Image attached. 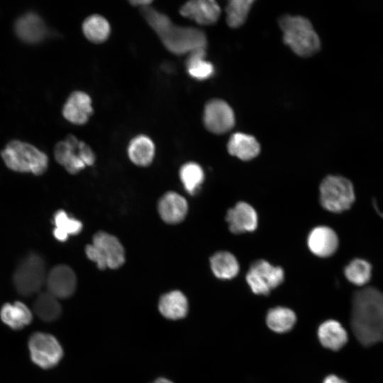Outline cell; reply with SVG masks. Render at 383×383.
<instances>
[{
  "label": "cell",
  "instance_id": "obj_1",
  "mask_svg": "<svg viewBox=\"0 0 383 383\" xmlns=\"http://www.w3.org/2000/svg\"><path fill=\"white\" fill-rule=\"evenodd\" d=\"M351 327L357 340L371 346L383 339V293L374 287L356 292L353 297Z\"/></svg>",
  "mask_w": 383,
  "mask_h": 383
},
{
  "label": "cell",
  "instance_id": "obj_2",
  "mask_svg": "<svg viewBox=\"0 0 383 383\" xmlns=\"http://www.w3.org/2000/svg\"><path fill=\"white\" fill-rule=\"evenodd\" d=\"M140 11L143 18L170 52L179 55H188L196 50L206 49L207 39L201 30L175 25L169 16L151 6L140 8Z\"/></svg>",
  "mask_w": 383,
  "mask_h": 383
},
{
  "label": "cell",
  "instance_id": "obj_3",
  "mask_svg": "<svg viewBox=\"0 0 383 383\" xmlns=\"http://www.w3.org/2000/svg\"><path fill=\"white\" fill-rule=\"evenodd\" d=\"M279 25L284 43L298 55L309 57L318 52L319 38L311 22L302 16H284Z\"/></svg>",
  "mask_w": 383,
  "mask_h": 383
},
{
  "label": "cell",
  "instance_id": "obj_4",
  "mask_svg": "<svg viewBox=\"0 0 383 383\" xmlns=\"http://www.w3.org/2000/svg\"><path fill=\"white\" fill-rule=\"evenodd\" d=\"M1 157L9 169L36 175L43 174L48 164V157L44 152L30 144L19 140L8 143L1 152Z\"/></svg>",
  "mask_w": 383,
  "mask_h": 383
},
{
  "label": "cell",
  "instance_id": "obj_5",
  "mask_svg": "<svg viewBox=\"0 0 383 383\" xmlns=\"http://www.w3.org/2000/svg\"><path fill=\"white\" fill-rule=\"evenodd\" d=\"M355 199L354 187L347 178L328 175L319 186V201L322 207L332 213L349 209Z\"/></svg>",
  "mask_w": 383,
  "mask_h": 383
},
{
  "label": "cell",
  "instance_id": "obj_6",
  "mask_svg": "<svg viewBox=\"0 0 383 383\" xmlns=\"http://www.w3.org/2000/svg\"><path fill=\"white\" fill-rule=\"evenodd\" d=\"M54 155L57 162L72 174L94 165L96 160L91 148L73 135H68L64 140L56 144Z\"/></svg>",
  "mask_w": 383,
  "mask_h": 383
},
{
  "label": "cell",
  "instance_id": "obj_7",
  "mask_svg": "<svg viewBox=\"0 0 383 383\" xmlns=\"http://www.w3.org/2000/svg\"><path fill=\"white\" fill-rule=\"evenodd\" d=\"M45 265L38 255L31 253L18 264L14 274L13 284L17 292L29 296L37 294L46 280Z\"/></svg>",
  "mask_w": 383,
  "mask_h": 383
},
{
  "label": "cell",
  "instance_id": "obj_8",
  "mask_svg": "<svg viewBox=\"0 0 383 383\" xmlns=\"http://www.w3.org/2000/svg\"><path fill=\"white\" fill-rule=\"evenodd\" d=\"M245 279L254 294L268 295L272 289L284 282V271L279 266L260 259L250 265Z\"/></svg>",
  "mask_w": 383,
  "mask_h": 383
},
{
  "label": "cell",
  "instance_id": "obj_9",
  "mask_svg": "<svg viewBox=\"0 0 383 383\" xmlns=\"http://www.w3.org/2000/svg\"><path fill=\"white\" fill-rule=\"evenodd\" d=\"M28 346L33 361L44 369L55 366L63 355L58 340L52 335L44 333H34L30 338Z\"/></svg>",
  "mask_w": 383,
  "mask_h": 383
},
{
  "label": "cell",
  "instance_id": "obj_10",
  "mask_svg": "<svg viewBox=\"0 0 383 383\" xmlns=\"http://www.w3.org/2000/svg\"><path fill=\"white\" fill-rule=\"evenodd\" d=\"M102 270L117 269L125 262L124 248L114 235L99 231L94 234L91 243Z\"/></svg>",
  "mask_w": 383,
  "mask_h": 383
},
{
  "label": "cell",
  "instance_id": "obj_11",
  "mask_svg": "<svg viewBox=\"0 0 383 383\" xmlns=\"http://www.w3.org/2000/svg\"><path fill=\"white\" fill-rule=\"evenodd\" d=\"M203 121L205 128L215 134H222L234 126L235 117L231 106L221 99H211L204 107Z\"/></svg>",
  "mask_w": 383,
  "mask_h": 383
},
{
  "label": "cell",
  "instance_id": "obj_12",
  "mask_svg": "<svg viewBox=\"0 0 383 383\" xmlns=\"http://www.w3.org/2000/svg\"><path fill=\"white\" fill-rule=\"evenodd\" d=\"M45 284L50 294L57 299H65L74 294L77 286V277L71 267L59 265L47 274Z\"/></svg>",
  "mask_w": 383,
  "mask_h": 383
},
{
  "label": "cell",
  "instance_id": "obj_13",
  "mask_svg": "<svg viewBox=\"0 0 383 383\" xmlns=\"http://www.w3.org/2000/svg\"><path fill=\"white\" fill-rule=\"evenodd\" d=\"M228 228L232 233L240 234L252 232L258 225L256 210L245 201H238L229 209L226 216Z\"/></svg>",
  "mask_w": 383,
  "mask_h": 383
},
{
  "label": "cell",
  "instance_id": "obj_14",
  "mask_svg": "<svg viewBox=\"0 0 383 383\" xmlns=\"http://www.w3.org/2000/svg\"><path fill=\"white\" fill-rule=\"evenodd\" d=\"M339 240L335 231L329 226H318L307 236V246L312 254L319 257H328L338 249Z\"/></svg>",
  "mask_w": 383,
  "mask_h": 383
},
{
  "label": "cell",
  "instance_id": "obj_15",
  "mask_svg": "<svg viewBox=\"0 0 383 383\" xmlns=\"http://www.w3.org/2000/svg\"><path fill=\"white\" fill-rule=\"evenodd\" d=\"M179 12L200 25L209 26L218 21L221 9L213 0H192L182 5Z\"/></svg>",
  "mask_w": 383,
  "mask_h": 383
},
{
  "label": "cell",
  "instance_id": "obj_16",
  "mask_svg": "<svg viewBox=\"0 0 383 383\" xmlns=\"http://www.w3.org/2000/svg\"><path fill=\"white\" fill-rule=\"evenodd\" d=\"M94 113L90 96L82 91H74L67 98L62 109L63 116L75 125H84Z\"/></svg>",
  "mask_w": 383,
  "mask_h": 383
},
{
  "label": "cell",
  "instance_id": "obj_17",
  "mask_svg": "<svg viewBox=\"0 0 383 383\" xmlns=\"http://www.w3.org/2000/svg\"><path fill=\"white\" fill-rule=\"evenodd\" d=\"M157 211L162 220L169 224L182 222L188 212V204L184 197L174 192H168L160 199Z\"/></svg>",
  "mask_w": 383,
  "mask_h": 383
},
{
  "label": "cell",
  "instance_id": "obj_18",
  "mask_svg": "<svg viewBox=\"0 0 383 383\" xmlns=\"http://www.w3.org/2000/svg\"><path fill=\"white\" fill-rule=\"evenodd\" d=\"M158 309L160 313L168 319H181L187 314L188 300L182 292L173 290L161 296Z\"/></svg>",
  "mask_w": 383,
  "mask_h": 383
},
{
  "label": "cell",
  "instance_id": "obj_19",
  "mask_svg": "<svg viewBox=\"0 0 383 383\" xmlns=\"http://www.w3.org/2000/svg\"><path fill=\"white\" fill-rule=\"evenodd\" d=\"M155 146L152 139L143 134L134 136L128 146V155L130 160L135 165L146 167L154 159Z\"/></svg>",
  "mask_w": 383,
  "mask_h": 383
},
{
  "label": "cell",
  "instance_id": "obj_20",
  "mask_svg": "<svg viewBox=\"0 0 383 383\" xmlns=\"http://www.w3.org/2000/svg\"><path fill=\"white\" fill-rule=\"evenodd\" d=\"M15 30L22 40L34 43L44 38L46 28L45 23L38 15L28 13L17 20Z\"/></svg>",
  "mask_w": 383,
  "mask_h": 383
},
{
  "label": "cell",
  "instance_id": "obj_21",
  "mask_svg": "<svg viewBox=\"0 0 383 383\" xmlns=\"http://www.w3.org/2000/svg\"><path fill=\"white\" fill-rule=\"evenodd\" d=\"M318 337L321 345L332 350H338L348 341V333L340 323L328 320L322 323L318 329Z\"/></svg>",
  "mask_w": 383,
  "mask_h": 383
},
{
  "label": "cell",
  "instance_id": "obj_22",
  "mask_svg": "<svg viewBox=\"0 0 383 383\" xmlns=\"http://www.w3.org/2000/svg\"><path fill=\"white\" fill-rule=\"evenodd\" d=\"M227 148L229 154L242 160L248 161L256 157L260 151V146L252 135L236 133L230 138Z\"/></svg>",
  "mask_w": 383,
  "mask_h": 383
},
{
  "label": "cell",
  "instance_id": "obj_23",
  "mask_svg": "<svg viewBox=\"0 0 383 383\" xmlns=\"http://www.w3.org/2000/svg\"><path fill=\"white\" fill-rule=\"evenodd\" d=\"M210 266L213 274L220 279H231L240 271L239 262L231 252L221 250L210 257Z\"/></svg>",
  "mask_w": 383,
  "mask_h": 383
},
{
  "label": "cell",
  "instance_id": "obj_24",
  "mask_svg": "<svg viewBox=\"0 0 383 383\" xmlns=\"http://www.w3.org/2000/svg\"><path fill=\"white\" fill-rule=\"evenodd\" d=\"M82 28L85 38L94 44L104 43L111 34L109 22L104 16L97 13L87 16L82 23Z\"/></svg>",
  "mask_w": 383,
  "mask_h": 383
},
{
  "label": "cell",
  "instance_id": "obj_25",
  "mask_svg": "<svg viewBox=\"0 0 383 383\" xmlns=\"http://www.w3.org/2000/svg\"><path fill=\"white\" fill-rule=\"evenodd\" d=\"M3 322L13 329H21L28 325L32 320L30 309L23 303L16 301L6 304L1 309Z\"/></svg>",
  "mask_w": 383,
  "mask_h": 383
},
{
  "label": "cell",
  "instance_id": "obj_26",
  "mask_svg": "<svg viewBox=\"0 0 383 383\" xmlns=\"http://www.w3.org/2000/svg\"><path fill=\"white\" fill-rule=\"evenodd\" d=\"M186 68L192 78L198 80L209 79L214 72L213 65L205 60L206 49L194 50L187 55Z\"/></svg>",
  "mask_w": 383,
  "mask_h": 383
},
{
  "label": "cell",
  "instance_id": "obj_27",
  "mask_svg": "<svg viewBox=\"0 0 383 383\" xmlns=\"http://www.w3.org/2000/svg\"><path fill=\"white\" fill-rule=\"evenodd\" d=\"M296 315L289 308L277 306L271 309L267 315L268 327L276 333H285L291 330L296 323Z\"/></svg>",
  "mask_w": 383,
  "mask_h": 383
},
{
  "label": "cell",
  "instance_id": "obj_28",
  "mask_svg": "<svg viewBox=\"0 0 383 383\" xmlns=\"http://www.w3.org/2000/svg\"><path fill=\"white\" fill-rule=\"evenodd\" d=\"M54 223L53 235L60 242L67 240L70 235L79 234L83 227L80 221L70 217L63 210H59L55 213Z\"/></svg>",
  "mask_w": 383,
  "mask_h": 383
},
{
  "label": "cell",
  "instance_id": "obj_29",
  "mask_svg": "<svg viewBox=\"0 0 383 383\" xmlns=\"http://www.w3.org/2000/svg\"><path fill=\"white\" fill-rule=\"evenodd\" d=\"M36 315L44 321H52L60 315L62 309L57 298L48 292L38 295L34 302Z\"/></svg>",
  "mask_w": 383,
  "mask_h": 383
},
{
  "label": "cell",
  "instance_id": "obj_30",
  "mask_svg": "<svg viewBox=\"0 0 383 383\" xmlns=\"http://www.w3.org/2000/svg\"><path fill=\"white\" fill-rule=\"evenodd\" d=\"M179 177L185 190L190 194H195L204 181L202 167L194 162L184 164L179 170Z\"/></svg>",
  "mask_w": 383,
  "mask_h": 383
},
{
  "label": "cell",
  "instance_id": "obj_31",
  "mask_svg": "<svg viewBox=\"0 0 383 383\" xmlns=\"http://www.w3.org/2000/svg\"><path fill=\"white\" fill-rule=\"evenodd\" d=\"M344 274L347 279L357 286L367 284L372 274V266L367 261L356 258L345 267Z\"/></svg>",
  "mask_w": 383,
  "mask_h": 383
},
{
  "label": "cell",
  "instance_id": "obj_32",
  "mask_svg": "<svg viewBox=\"0 0 383 383\" xmlns=\"http://www.w3.org/2000/svg\"><path fill=\"white\" fill-rule=\"evenodd\" d=\"M252 0H232L226 6V21L229 26L237 28L245 21L250 10Z\"/></svg>",
  "mask_w": 383,
  "mask_h": 383
},
{
  "label": "cell",
  "instance_id": "obj_33",
  "mask_svg": "<svg viewBox=\"0 0 383 383\" xmlns=\"http://www.w3.org/2000/svg\"><path fill=\"white\" fill-rule=\"evenodd\" d=\"M130 4H131L133 6H137L140 8L150 6V4L152 3L150 0H133V1H129Z\"/></svg>",
  "mask_w": 383,
  "mask_h": 383
},
{
  "label": "cell",
  "instance_id": "obj_34",
  "mask_svg": "<svg viewBox=\"0 0 383 383\" xmlns=\"http://www.w3.org/2000/svg\"><path fill=\"white\" fill-rule=\"evenodd\" d=\"M323 383H348L345 380L336 375L331 374L326 377Z\"/></svg>",
  "mask_w": 383,
  "mask_h": 383
},
{
  "label": "cell",
  "instance_id": "obj_35",
  "mask_svg": "<svg viewBox=\"0 0 383 383\" xmlns=\"http://www.w3.org/2000/svg\"><path fill=\"white\" fill-rule=\"evenodd\" d=\"M152 383H173V382L165 378H159L155 380Z\"/></svg>",
  "mask_w": 383,
  "mask_h": 383
}]
</instances>
